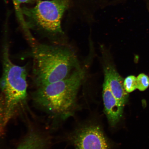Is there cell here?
<instances>
[{"instance_id": "7c38bea8", "label": "cell", "mask_w": 149, "mask_h": 149, "mask_svg": "<svg viewBox=\"0 0 149 149\" xmlns=\"http://www.w3.org/2000/svg\"><path fill=\"white\" fill-rule=\"evenodd\" d=\"M14 2V4L17 10L19 9V6L20 4L22 3H27L31 1V0H13Z\"/></svg>"}, {"instance_id": "52a82bcc", "label": "cell", "mask_w": 149, "mask_h": 149, "mask_svg": "<svg viewBox=\"0 0 149 149\" xmlns=\"http://www.w3.org/2000/svg\"><path fill=\"white\" fill-rule=\"evenodd\" d=\"M51 138L41 130L31 128L18 144L16 149H48Z\"/></svg>"}, {"instance_id": "5b68a950", "label": "cell", "mask_w": 149, "mask_h": 149, "mask_svg": "<svg viewBox=\"0 0 149 149\" xmlns=\"http://www.w3.org/2000/svg\"><path fill=\"white\" fill-rule=\"evenodd\" d=\"M77 149H109L107 139L100 128L97 126L84 128L77 134L74 139Z\"/></svg>"}, {"instance_id": "ba28073f", "label": "cell", "mask_w": 149, "mask_h": 149, "mask_svg": "<svg viewBox=\"0 0 149 149\" xmlns=\"http://www.w3.org/2000/svg\"><path fill=\"white\" fill-rule=\"evenodd\" d=\"M105 80L107 82L113 95L122 104L125 105L128 95L124 88L123 78L113 66L109 65L104 69Z\"/></svg>"}, {"instance_id": "30bf717a", "label": "cell", "mask_w": 149, "mask_h": 149, "mask_svg": "<svg viewBox=\"0 0 149 149\" xmlns=\"http://www.w3.org/2000/svg\"><path fill=\"white\" fill-rule=\"evenodd\" d=\"M5 107L4 98L0 95V134H3L6 125L5 124Z\"/></svg>"}, {"instance_id": "8fae6325", "label": "cell", "mask_w": 149, "mask_h": 149, "mask_svg": "<svg viewBox=\"0 0 149 149\" xmlns=\"http://www.w3.org/2000/svg\"><path fill=\"white\" fill-rule=\"evenodd\" d=\"M149 86V77L143 73L139 74L137 78V89L140 91H144Z\"/></svg>"}, {"instance_id": "3957f363", "label": "cell", "mask_w": 149, "mask_h": 149, "mask_svg": "<svg viewBox=\"0 0 149 149\" xmlns=\"http://www.w3.org/2000/svg\"><path fill=\"white\" fill-rule=\"evenodd\" d=\"M3 55L0 89L5 100L7 125L26 100L27 72L25 67L15 64L11 61L6 42L3 46Z\"/></svg>"}, {"instance_id": "8992f818", "label": "cell", "mask_w": 149, "mask_h": 149, "mask_svg": "<svg viewBox=\"0 0 149 149\" xmlns=\"http://www.w3.org/2000/svg\"><path fill=\"white\" fill-rule=\"evenodd\" d=\"M102 97L104 110L108 120L111 125L114 126L122 117L124 106L113 95L107 82L105 80L103 85Z\"/></svg>"}, {"instance_id": "7a4b0ae2", "label": "cell", "mask_w": 149, "mask_h": 149, "mask_svg": "<svg viewBox=\"0 0 149 149\" xmlns=\"http://www.w3.org/2000/svg\"><path fill=\"white\" fill-rule=\"evenodd\" d=\"M33 80L36 87L68 77L75 63L68 50L47 44L33 45Z\"/></svg>"}, {"instance_id": "6da1fadb", "label": "cell", "mask_w": 149, "mask_h": 149, "mask_svg": "<svg viewBox=\"0 0 149 149\" xmlns=\"http://www.w3.org/2000/svg\"><path fill=\"white\" fill-rule=\"evenodd\" d=\"M84 76V70L79 69L64 79L36 87L32 94L33 102L52 116L66 118L71 114Z\"/></svg>"}, {"instance_id": "9c48e42d", "label": "cell", "mask_w": 149, "mask_h": 149, "mask_svg": "<svg viewBox=\"0 0 149 149\" xmlns=\"http://www.w3.org/2000/svg\"><path fill=\"white\" fill-rule=\"evenodd\" d=\"M124 86L127 93L133 92L137 88V78L133 75L128 76L124 81Z\"/></svg>"}, {"instance_id": "277c9868", "label": "cell", "mask_w": 149, "mask_h": 149, "mask_svg": "<svg viewBox=\"0 0 149 149\" xmlns=\"http://www.w3.org/2000/svg\"><path fill=\"white\" fill-rule=\"evenodd\" d=\"M68 0L39 1L31 8H24L23 12L31 26L46 35L61 33V19L68 8Z\"/></svg>"}]
</instances>
